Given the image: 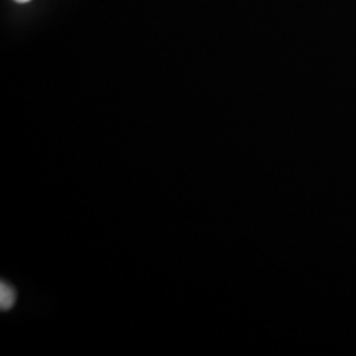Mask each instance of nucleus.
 Segmentation results:
<instances>
[{"label":"nucleus","instance_id":"1","mask_svg":"<svg viewBox=\"0 0 356 356\" xmlns=\"http://www.w3.org/2000/svg\"><path fill=\"white\" fill-rule=\"evenodd\" d=\"M16 292L11 286L1 284V289H0V302L3 309H10L16 301Z\"/></svg>","mask_w":356,"mask_h":356},{"label":"nucleus","instance_id":"2","mask_svg":"<svg viewBox=\"0 0 356 356\" xmlns=\"http://www.w3.org/2000/svg\"><path fill=\"white\" fill-rule=\"evenodd\" d=\"M15 1H17V3H28V1H31V0H15Z\"/></svg>","mask_w":356,"mask_h":356}]
</instances>
